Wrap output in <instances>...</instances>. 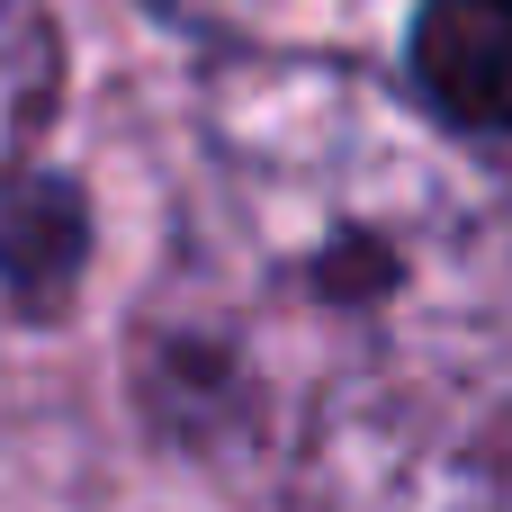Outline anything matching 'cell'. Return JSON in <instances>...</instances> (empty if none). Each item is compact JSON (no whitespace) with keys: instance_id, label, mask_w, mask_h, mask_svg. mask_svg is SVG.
Segmentation results:
<instances>
[{"instance_id":"cell-1","label":"cell","mask_w":512,"mask_h":512,"mask_svg":"<svg viewBox=\"0 0 512 512\" xmlns=\"http://www.w3.org/2000/svg\"><path fill=\"white\" fill-rule=\"evenodd\" d=\"M512 333L504 207L351 63L207 90L180 270L135 342L144 414L261 495H369Z\"/></svg>"},{"instance_id":"cell-2","label":"cell","mask_w":512,"mask_h":512,"mask_svg":"<svg viewBox=\"0 0 512 512\" xmlns=\"http://www.w3.org/2000/svg\"><path fill=\"white\" fill-rule=\"evenodd\" d=\"M414 90L450 135H512V0H423L414 9Z\"/></svg>"},{"instance_id":"cell-3","label":"cell","mask_w":512,"mask_h":512,"mask_svg":"<svg viewBox=\"0 0 512 512\" xmlns=\"http://www.w3.org/2000/svg\"><path fill=\"white\" fill-rule=\"evenodd\" d=\"M81 261H90V216H81V189L54 180V171H0V288L18 315H54L72 288H81Z\"/></svg>"},{"instance_id":"cell-4","label":"cell","mask_w":512,"mask_h":512,"mask_svg":"<svg viewBox=\"0 0 512 512\" xmlns=\"http://www.w3.org/2000/svg\"><path fill=\"white\" fill-rule=\"evenodd\" d=\"M387 512H512V423H477L414 450Z\"/></svg>"},{"instance_id":"cell-5","label":"cell","mask_w":512,"mask_h":512,"mask_svg":"<svg viewBox=\"0 0 512 512\" xmlns=\"http://www.w3.org/2000/svg\"><path fill=\"white\" fill-rule=\"evenodd\" d=\"M54 81H63V45H54L45 0H0V171L54 117Z\"/></svg>"}]
</instances>
